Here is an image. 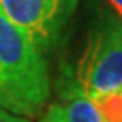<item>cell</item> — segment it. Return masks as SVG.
I'll use <instances>...</instances> for the list:
<instances>
[{
  "label": "cell",
  "mask_w": 122,
  "mask_h": 122,
  "mask_svg": "<svg viewBox=\"0 0 122 122\" xmlns=\"http://www.w3.org/2000/svg\"><path fill=\"white\" fill-rule=\"evenodd\" d=\"M49 97L51 78L43 54L0 8V108L36 117Z\"/></svg>",
  "instance_id": "cell-1"
},
{
  "label": "cell",
  "mask_w": 122,
  "mask_h": 122,
  "mask_svg": "<svg viewBox=\"0 0 122 122\" xmlns=\"http://www.w3.org/2000/svg\"><path fill=\"white\" fill-rule=\"evenodd\" d=\"M71 76L87 98L122 91V21L109 13L95 24Z\"/></svg>",
  "instance_id": "cell-2"
},
{
  "label": "cell",
  "mask_w": 122,
  "mask_h": 122,
  "mask_svg": "<svg viewBox=\"0 0 122 122\" xmlns=\"http://www.w3.org/2000/svg\"><path fill=\"white\" fill-rule=\"evenodd\" d=\"M78 3L79 0H0V8L36 49L46 54L63 40Z\"/></svg>",
  "instance_id": "cell-3"
},
{
  "label": "cell",
  "mask_w": 122,
  "mask_h": 122,
  "mask_svg": "<svg viewBox=\"0 0 122 122\" xmlns=\"http://www.w3.org/2000/svg\"><path fill=\"white\" fill-rule=\"evenodd\" d=\"M38 122H100L95 105L79 91L70 70L60 75L59 100L43 111Z\"/></svg>",
  "instance_id": "cell-4"
},
{
  "label": "cell",
  "mask_w": 122,
  "mask_h": 122,
  "mask_svg": "<svg viewBox=\"0 0 122 122\" xmlns=\"http://www.w3.org/2000/svg\"><path fill=\"white\" fill-rule=\"evenodd\" d=\"M0 122H30L29 119L21 117V116H16V114L10 113L6 109L0 108Z\"/></svg>",
  "instance_id": "cell-5"
},
{
  "label": "cell",
  "mask_w": 122,
  "mask_h": 122,
  "mask_svg": "<svg viewBox=\"0 0 122 122\" xmlns=\"http://www.w3.org/2000/svg\"><path fill=\"white\" fill-rule=\"evenodd\" d=\"M109 5V8H111V11H113V16H116V18L119 19V21H122V0H106Z\"/></svg>",
  "instance_id": "cell-6"
}]
</instances>
